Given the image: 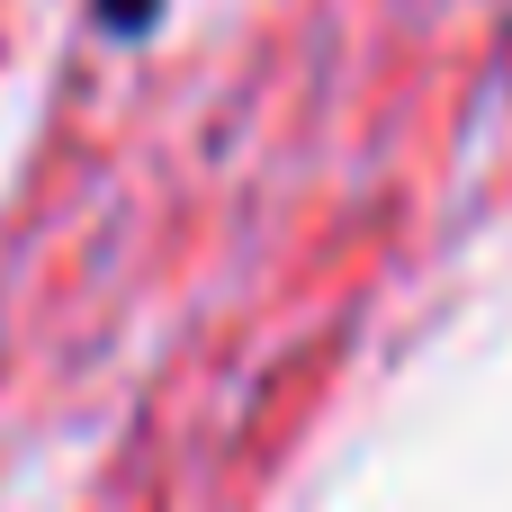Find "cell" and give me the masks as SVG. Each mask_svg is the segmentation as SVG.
I'll use <instances>...</instances> for the list:
<instances>
[{"mask_svg":"<svg viewBox=\"0 0 512 512\" xmlns=\"http://www.w3.org/2000/svg\"><path fill=\"white\" fill-rule=\"evenodd\" d=\"M162 9H171V0H90V27L117 36V45H144V36L162 27Z\"/></svg>","mask_w":512,"mask_h":512,"instance_id":"obj_1","label":"cell"}]
</instances>
